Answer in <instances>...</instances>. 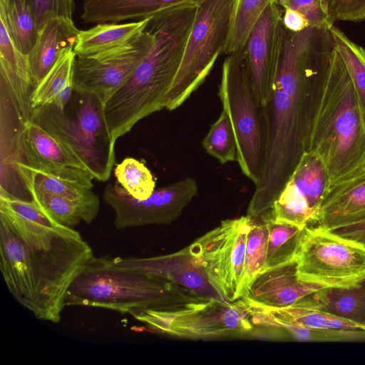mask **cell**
Returning a JSON list of instances; mask_svg holds the SVG:
<instances>
[{
	"mask_svg": "<svg viewBox=\"0 0 365 365\" xmlns=\"http://www.w3.org/2000/svg\"><path fill=\"white\" fill-rule=\"evenodd\" d=\"M335 49L330 29L309 26L293 32L282 24L276 78L269 101L262 108L263 170L248 205V215H260L270 209L304 152L309 83Z\"/></svg>",
	"mask_w": 365,
	"mask_h": 365,
	"instance_id": "2",
	"label": "cell"
},
{
	"mask_svg": "<svg viewBox=\"0 0 365 365\" xmlns=\"http://www.w3.org/2000/svg\"><path fill=\"white\" fill-rule=\"evenodd\" d=\"M251 217L252 220L247 236L245 271L240 298L244 294L253 279L266 269L268 222L263 215Z\"/></svg>",
	"mask_w": 365,
	"mask_h": 365,
	"instance_id": "29",
	"label": "cell"
},
{
	"mask_svg": "<svg viewBox=\"0 0 365 365\" xmlns=\"http://www.w3.org/2000/svg\"><path fill=\"white\" fill-rule=\"evenodd\" d=\"M252 220L247 215L223 220L188 246L211 287L222 300L229 302L240 297L247 236Z\"/></svg>",
	"mask_w": 365,
	"mask_h": 365,
	"instance_id": "10",
	"label": "cell"
},
{
	"mask_svg": "<svg viewBox=\"0 0 365 365\" xmlns=\"http://www.w3.org/2000/svg\"><path fill=\"white\" fill-rule=\"evenodd\" d=\"M0 20L6 25L16 47L28 55L34 48L39 32L29 0H0Z\"/></svg>",
	"mask_w": 365,
	"mask_h": 365,
	"instance_id": "26",
	"label": "cell"
},
{
	"mask_svg": "<svg viewBox=\"0 0 365 365\" xmlns=\"http://www.w3.org/2000/svg\"><path fill=\"white\" fill-rule=\"evenodd\" d=\"M282 21L284 26L293 32H299L310 26L302 13L289 8L284 9Z\"/></svg>",
	"mask_w": 365,
	"mask_h": 365,
	"instance_id": "38",
	"label": "cell"
},
{
	"mask_svg": "<svg viewBox=\"0 0 365 365\" xmlns=\"http://www.w3.org/2000/svg\"><path fill=\"white\" fill-rule=\"evenodd\" d=\"M205 151L221 164L237 161V143L227 113L222 110L202 140Z\"/></svg>",
	"mask_w": 365,
	"mask_h": 365,
	"instance_id": "33",
	"label": "cell"
},
{
	"mask_svg": "<svg viewBox=\"0 0 365 365\" xmlns=\"http://www.w3.org/2000/svg\"><path fill=\"white\" fill-rule=\"evenodd\" d=\"M151 19L128 23H101L80 30L73 51L76 56H87L123 46L143 32Z\"/></svg>",
	"mask_w": 365,
	"mask_h": 365,
	"instance_id": "21",
	"label": "cell"
},
{
	"mask_svg": "<svg viewBox=\"0 0 365 365\" xmlns=\"http://www.w3.org/2000/svg\"><path fill=\"white\" fill-rule=\"evenodd\" d=\"M94 255L81 234L31 200L0 193V269L15 299L58 323L68 289Z\"/></svg>",
	"mask_w": 365,
	"mask_h": 365,
	"instance_id": "1",
	"label": "cell"
},
{
	"mask_svg": "<svg viewBox=\"0 0 365 365\" xmlns=\"http://www.w3.org/2000/svg\"><path fill=\"white\" fill-rule=\"evenodd\" d=\"M23 185L30 197L29 200L41 210L67 226H76L81 222L89 224L98 214L100 202L68 199L43 191L29 182H24Z\"/></svg>",
	"mask_w": 365,
	"mask_h": 365,
	"instance_id": "24",
	"label": "cell"
},
{
	"mask_svg": "<svg viewBox=\"0 0 365 365\" xmlns=\"http://www.w3.org/2000/svg\"><path fill=\"white\" fill-rule=\"evenodd\" d=\"M218 96L235 136L237 162L256 185L263 170L264 126L244 48L225 59Z\"/></svg>",
	"mask_w": 365,
	"mask_h": 365,
	"instance_id": "6",
	"label": "cell"
},
{
	"mask_svg": "<svg viewBox=\"0 0 365 365\" xmlns=\"http://www.w3.org/2000/svg\"><path fill=\"white\" fill-rule=\"evenodd\" d=\"M197 192V182L185 178L155 189L143 200L132 197L118 182L107 185L103 197L115 212V227L124 229L170 224L181 215Z\"/></svg>",
	"mask_w": 365,
	"mask_h": 365,
	"instance_id": "12",
	"label": "cell"
},
{
	"mask_svg": "<svg viewBox=\"0 0 365 365\" xmlns=\"http://www.w3.org/2000/svg\"><path fill=\"white\" fill-rule=\"evenodd\" d=\"M295 262L299 280L322 288L365 281V247L319 225L304 227Z\"/></svg>",
	"mask_w": 365,
	"mask_h": 365,
	"instance_id": "8",
	"label": "cell"
},
{
	"mask_svg": "<svg viewBox=\"0 0 365 365\" xmlns=\"http://www.w3.org/2000/svg\"><path fill=\"white\" fill-rule=\"evenodd\" d=\"M79 31L72 18L67 16H56L45 24L26 55L34 88L62 55L73 51Z\"/></svg>",
	"mask_w": 365,
	"mask_h": 365,
	"instance_id": "17",
	"label": "cell"
},
{
	"mask_svg": "<svg viewBox=\"0 0 365 365\" xmlns=\"http://www.w3.org/2000/svg\"><path fill=\"white\" fill-rule=\"evenodd\" d=\"M334 235L365 247V219L329 229Z\"/></svg>",
	"mask_w": 365,
	"mask_h": 365,
	"instance_id": "37",
	"label": "cell"
},
{
	"mask_svg": "<svg viewBox=\"0 0 365 365\" xmlns=\"http://www.w3.org/2000/svg\"><path fill=\"white\" fill-rule=\"evenodd\" d=\"M197 4L153 16L148 29L153 45L129 81L103 108L110 140L129 132L140 120L166 106V98L181 63Z\"/></svg>",
	"mask_w": 365,
	"mask_h": 365,
	"instance_id": "4",
	"label": "cell"
},
{
	"mask_svg": "<svg viewBox=\"0 0 365 365\" xmlns=\"http://www.w3.org/2000/svg\"><path fill=\"white\" fill-rule=\"evenodd\" d=\"M235 0H201L165 108H179L205 81L217 57L225 53Z\"/></svg>",
	"mask_w": 365,
	"mask_h": 365,
	"instance_id": "7",
	"label": "cell"
},
{
	"mask_svg": "<svg viewBox=\"0 0 365 365\" xmlns=\"http://www.w3.org/2000/svg\"><path fill=\"white\" fill-rule=\"evenodd\" d=\"M334 21H365V0H325Z\"/></svg>",
	"mask_w": 365,
	"mask_h": 365,
	"instance_id": "36",
	"label": "cell"
},
{
	"mask_svg": "<svg viewBox=\"0 0 365 365\" xmlns=\"http://www.w3.org/2000/svg\"><path fill=\"white\" fill-rule=\"evenodd\" d=\"M304 151L323 159L329 185L365 171V128L354 86L337 49L309 83Z\"/></svg>",
	"mask_w": 365,
	"mask_h": 365,
	"instance_id": "3",
	"label": "cell"
},
{
	"mask_svg": "<svg viewBox=\"0 0 365 365\" xmlns=\"http://www.w3.org/2000/svg\"><path fill=\"white\" fill-rule=\"evenodd\" d=\"M15 170L22 183L29 182L46 192L77 201L100 202L99 197L93 191V185L61 178L34 168L22 160L16 163Z\"/></svg>",
	"mask_w": 365,
	"mask_h": 365,
	"instance_id": "25",
	"label": "cell"
},
{
	"mask_svg": "<svg viewBox=\"0 0 365 365\" xmlns=\"http://www.w3.org/2000/svg\"><path fill=\"white\" fill-rule=\"evenodd\" d=\"M195 294L146 273L124 267L114 258L93 257L68 289L66 306L98 307L134 318L194 300Z\"/></svg>",
	"mask_w": 365,
	"mask_h": 365,
	"instance_id": "5",
	"label": "cell"
},
{
	"mask_svg": "<svg viewBox=\"0 0 365 365\" xmlns=\"http://www.w3.org/2000/svg\"><path fill=\"white\" fill-rule=\"evenodd\" d=\"M153 43V35L146 28L123 46L95 55L76 56L73 76L74 91L94 96L103 108L129 81Z\"/></svg>",
	"mask_w": 365,
	"mask_h": 365,
	"instance_id": "11",
	"label": "cell"
},
{
	"mask_svg": "<svg viewBox=\"0 0 365 365\" xmlns=\"http://www.w3.org/2000/svg\"><path fill=\"white\" fill-rule=\"evenodd\" d=\"M304 299L316 308L365 328V281L350 287L322 288Z\"/></svg>",
	"mask_w": 365,
	"mask_h": 365,
	"instance_id": "23",
	"label": "cell"
},
{
	"mask_svg": "<svg viewBox=\"0 0 365 365\" xmlns=\"http://www.w3.org/2000/svg\"><path fill=\"white\" fill-rule=\"evenodd\" d=\"M288 181L307 201L317 222L330 185L323 159L314 152L304 151Z\"/></svg>",
	"mask_w": 365,
	"mask_h": 365,
	"instance_id": "22",
	"label": "cell"
},
{
	"mask_svg": "<svg viewBox=\"0 0 365 365\" xmlns=\"http://www.w3.org/2000/svg\"><path fill=\"white\" fill-rule=\"evenodd\" d=\"M35 14L38 31L51 18L63 16L72 18L74 0H29Z\"/></svg>",
	"mask_w": 365,
	"mask_h": 365,
	"instance_id": "35",
	"label": "cell"
},
{
	"mask_svg": "<svg viewBox=\"0 0 365 365\" xmlns=\"http://www.w3.org/2000/svg\"><path fill=\"white\" fill-rule=\"evenodd\" d=\"M201 0H83L81 19L86 24L140 21Z\"/></svg>",
	"mask_w": 365,
	"mask_h": 365,
	"instance_id": "19",
	"label": "cell"
},
{
	"mask_svg": "<svg viewBox=\"0 0 365 365\" xmlns=\"http://www.w3.org/2000/svg\"><path fill=\"white\" fill-rule=\"evenodd\" d=\"M114 260L120 266L143 272L199 297L221 299L208 282L203 269L191 255L189 247L166 255L114 257Z\"/></svg>",
	"mask_w": 365,
	"mask_h": 365,
	"instance_id": "15",
	"label": "cell"
},
{
	"mask_svg": "<svg viewBox=\"0 0 365 365\" xmlns=\"http://www.w3.org/2000/svg\"><path fill=\"white\" fill-rule=\"evenodd\" d=\"M330 31L354 86L365 128V48L333 25Z\"/></svg>",
	"mask_w": 365,
	"mask_h": 365,
	"instance_id": "30",
	"label": "cell"
},
{
	"mask_svg": "<svg viewBox=\"0 0 365 365\" xmlns=\"http://www.w3.org/2000/svg\"><path fill=\"white\" fill-rule=\"evenodd\" d=\"M159 333L189 339L243 334L252 329L240 299L229 302L200 297L163 310H148L135 318Z\"/></svg>",
	"mask_w": 365,
	"mask_h": 365,
	"instance_id": "9",
	"label": "cell"
},
{
	"mask_svg": "<svg viewBox=\"0 0 365 365\" xmlns=\"http://www.w3.org/2000/svg\"><path fill=\"white\" fill-rule=\"evenodd\" d=\"M263 215L266 217L269 225L266 269L295 261L306 226L276 222L266 214Z\"/></svg>",
	"mask_w": 365,
	"mask_h": 365,
	"instance_id": "27",
	"label": "cell"
},
{
	"mask_svg": "<svg viewBox=\"0 0 365 365\" xmlns=\"http://www.w3.org/2000/svg\"><path fill=\"white\" fill-rule=\"evenodd\" d=\"M21 151L24 162L34 168L93 185L95 178L86 163L61 136L32 113L23 125Z\"/></svg>",
	"mask_w": 365,
	"mask_h": 365,
	"instance_id": "13",
	"label": "cell"
},
{
	"mask_svg": "<svg viewBox=\"0 0 365 365\" xmlns=\"http://www.w3.org/2000/svg\"><path fill=\"white\" fill-rule=\"evenodd\" d=\"M117 182L132 197L143 200L155 190V182L145 164L135 158H125L114 170Z\"/></svg>",
	"mask_w": 365,
	"mask_h": 365,
	"instance_id": "32",
	"label": "cell"
},
{
	"mask_svg": "<svg viewBox=\"0 0 365 365\" xmlns=\"http://www.w3.org/2000/svg\"><path fill=\"white\" fill-rule=\"evenodd\" d=\"M284 9L272 2L256 22L244 48L258 104L264 107L270 98L280 53Z\"/></svg>",
	"mask_w": 365,
	"mask_h": 365,
	"instance_id": "14",
	"label": "cell"
},
{
	"mask_svg": "<svg viewBox=\"0 0 365 365\" xmlns=\"http://www.w3.org/2000/svg\"><path fill=\"white\" fill-rule=\"evenodd\" d=\"M272 0H235L225 54L242 49L252 29Z\"/></svg>",
	"mask_w": 365,
	"mask_h": 365,
	"instance_id": "31",
	"label": "cell"
},
{
	"mask_svg": "<svg viewBox=\"0 0 365 365\" xmlns=\"http://www.w3.org/2000/svg\"><path fill=\"white\" fill-rule=\"evenodd\" d=\"M289 1V0H272V2L283 8Z\"/></svg>",
	"mask_w": 365,
	"mask_h": 365,
	"instance_id": "39",
	"label": "cell"
},
{
	"mask_svg": "<svg viewBox=\"0 0 365 365\" xmlns=\"http://www.w3.org/2000/svg\"><path fill=\"white\" fill-rule=\"evenodd\" d=\"M322 289L301 281L297 275L296 262L266 269L252 281L239 299L254 305L280 308Z\"/></svg>",
	"mask_w": 365,
	"mask_h": 365,
	"instance_id": "16",
	"label": "cell"
},
{
	"mask_svg": "<svg viewBox=\"0 0 365 365\" xmlns=\"http://www.w3.org/2000/svg\"><path fill=\"white\" fill-rule=\"evenodd\" d=\"M285 8L302 13L310 26L330 29L334 23L329 15L325 0H289L283 7Z\"/></svg>",
	"mask_w": 365,
	"mask_h": 365,
	"instance_id": "34",
	"label": "cell"
},
{
	"mask_svg": "<svg viewBox=\"0 0 365 365\" xmlns=\"http://www.w3.org/2000/svg\"><path fill=\"white\" fill-rule=\"evenodd\" d=\"M77 93V92H76ZM78 94L76 118L72 120L81 140L96 158L106 181L115 163V145L110 140L103 117V107L93 96Z\"/></svg>",
	"mask_w": 365,
	"mask_h": 365,
	"instance_id": "18",
	"label": "cell"
},
{
	"mask_svg": "<svg viewBox=\"0 0 365 365\" xmlns=\"http://www.w3.org/2000/svg\"><path fill=\"white\" fill-rule=\"evenodd\" d=\"M365 219V171L349 180L329 185L318 225L327 229Z\"/></svg>",
	"mask_w": 365,
	"mask_h": 365,
	"instance_id": "20",
	"label": "cell"
},
{
	"mask_svg": "<svg viewBox=\"0 0 365 365\" xmlns=\"http://www.w3.org/2000/svg\"><path fill=\"white\" fill-rule=\"evenodd\" d=\"M76 56L73 51L62 55L34 88L31 96L32 110L51 105L66 87L73 84V66Z\"/></svg>",
	"mask_w": 365,
	"mask_h": 365,
	"instance_id": "28",
	"label": "cell"
}]
</instances>
